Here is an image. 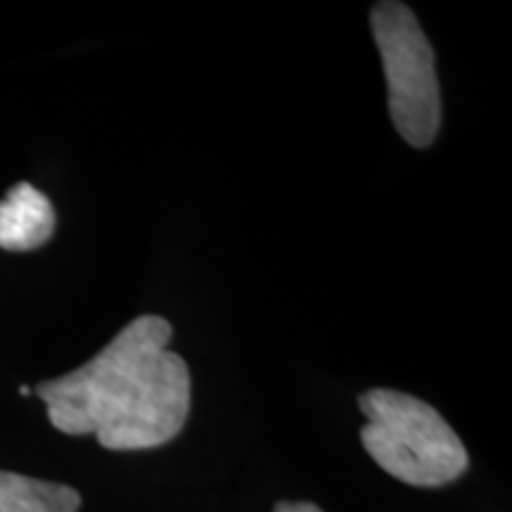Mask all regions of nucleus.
<instances>
[{
  "label": "nucleus",
  "mask_w": 512,
  "mask_h": 512,
  "mask_svg": "<svg viewBox=\"0 0 512 512\" xmlns=\"http://www.w3.org/2000/svg\"><path fill=\"white\" fill-rule=\"evenodd\" d=\"M169 320L140 316L72 373L41 382L55 430L93 434L110 451L169 444L190 413V370L169 351Z\"/></svg>",
  "instance_id": "1"
},
{
  "label": "nucleus",
  "mask_w": 512,
  "mask_h": 512,
  "mask_svg": "<svg viewBox=\"0 0 512 512\" xmlns=\"http://www.w3.org/2000/svg\"><path fill=\"white\" fill-rule=\"evenodd\" d=\"M363 448L387 475L411 486H444L467 470V451L437 408L396 389L358 396Z\"/></svg>",
  "instance_id": "2"
},
{
  "label": "nucleus",
  "mask_w": 512,
  "mask_h": 512,
  "mask_svg": "<svg viewBox=\"0 0 512 512\" xmlns=\"http://www.w3.org/2000/svg\"><path fill=\"white\" fill-rule=\"evenodd\" d=\"M373 36L387 76L389 114L401 138L430 147L441 126V95L434 50L418 17L403 3L384 0L370 12Z\"/></svg>",
  "instance_id": "3"
},
{
  "label": "nucleus",
  "mask_w": 512,
  "mask_h": 512,
  "mask_svg": "<svg viewBox=\"0 0 512 512\" xmlns=\"http://www.w3.org/2000/svg\"><path fill=\"white\" fill-rule=\"evenodd\" d=\"M55 211L41 190L17 183L0 200V247L8 252H31L53 238Z\"/></svg>",
  "instance_id": "4"
},
{
  "label": "nucleus",
  "mask_w": 512,
  "mask_h": 512,
  "mask_svg": "<svg viewBox=\"0 0 512 512\" xmlns=\"http://www.w3.org/2000/svg\"><path fill=\"white\" fill-rule=\"evenodd\" d=\"M79 508L81 496L72 486L0 470V512H76Z\"/></svg>",
  "instance_id": "5"
},
{
  "label": "nucleus",
  "mask_w": 512,
  "mask_h": 512,
  "mask_svg": "<svg viewBox=\"0 0 512 512\" xmlns=\"http://www.w3.org/2000/svg\"><path fill=\"white\" fill-rule=\"evenodd\" d=\"M273 512H323L318 508V505L313 503H290V501H283V503H275Z\"/></svg>",
  "instance_id": "6"
}]
</instances>
